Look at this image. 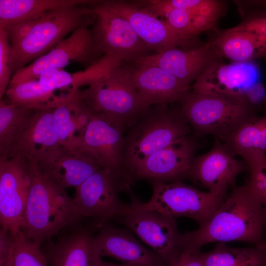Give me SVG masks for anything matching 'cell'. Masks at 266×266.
<instances>
[{"instance_id":"7a4b0ae2","label":"cell","mask_w":266,"mask_h":266,"mask_svg":"<svg viewBox=\"0 0 266 266\" xmlns=\"http://www.w3.org/2000/svg\"><path fill=\"white\" fill-rule=\"evenodd\" d=\"M32 181L20 230L40 245L51 240L63 229L75 227L83 218L66 189L30 164Z\"/></svg>"},{"instance_id":"1f68e13d","label":"cell","mask_w":266,"mask_h":266,"mask_svg":"<svg viewBox=\"0 0 266 266\" xmlns=\"http://www.w3.org/2000/svg\"><path fill=\"white\" fill-rule=\"evenodd\" d=\"M168 26L173 31L187 38H195L198 34L210 30L218 20L187 9L175 8L164 18Z\"/></svg>"},{"instance_id":"4316f807","label":"cell","mask_w":266,"mask_h":266,"mask_svg":"<svg viewBox=\"0 0 266 266\" xmlns=\"http://www.w3.org/2000/svg\"><path fill=\"white\" fill-rule=\"evenodd\" d=\"M0 266H48L41 246L26 236L20 230L0 229Z\"/></svg>"},{"instance_id":"f35d334b","label":"cell","mask_w":266,"mask_h":266,"mask_svg":"<svg viewBox=\"0 0 266 266\" xmlns=\"http://www.w3.org/2000/svg\"><path fill=\"white\" fill-rule=\"evenodd\" d=\"M169 266H204L200 249L185 248Z\"/></svg>"},{"instance_id":"4fadbf2b","label":"cell","mask_w":266,"mask_h":266,"mask_svg":"<svg viewBox=\"0 0 266 266\" xmlns=\"http://www.w3.org/2000/svg\"><path fill=\"white\" fill-rule=\"evenodd\" d=\"M89 26L78 28L47 53L15 71L9 85L36 79L48 68H63L74 62L86 68L98 61L103 55L96 48Z\"/></svg>"},{"instance_id":"277c9868","label":"cell","mask_w":266,"mask_h":266,"mask_svg":"<svg viewBox=\"0 0 266 266\" xmlns=\"http://www.w3.org/2000/svg\"><path fill=\"white\" fill-rule=\"evenodd\" d=\"M178 103L196 135L211 134L220 140L256 115L253 104L243 99L189 91Z\"/></svg>"},{"instance_id":"52a82bcc","label":"cell","mask_w":266,"mask_h":266,"mask_svg":"<svg viewBox=\"0 0 266 266\" xmlns=\"http://www.w3.org/2000/svg\"><path fill=\"white\" fill-rule=\"evenodd\" d=\"M131 184L108 169L101 168L77 187L74 202L83 218H89L98 228L117 221L133 208L121 200L119 193L132 190Z\"/></svg>"},{"instance_id":"ffe728a7","label":"cell","mask_w":266,"mask_h":266,"mask_svg":"<svg viewBox=\"0 0 266 266\" xmlns=\"http://www.w3.org/2000/svg\"><path fill=\"white\" fill-rule=\"evenodd\" d=\"M222 58L214 46L207 42L190 49H168L139 58L133 62L160 67L174 76L185 86L192 88V83L206 67L220 61Z\"/></svg>"},{"instance_id":"d6986e66","label":"cell","mask_w":266,"mask_h":266,"mask_svg":"<svg viewBox=\"0 0 266 266\" xmlns=\"http://www.w3.org/2000/svg\"><path fill=\"white\" fill-rule=\"evenodd\" d=\"M94 253L132 266H166L150 249L145 247L129 229L109 223L99 228L92 240Z\"/></svg>"},{"instance_id":"7c38bea8","label":"cell","mask_w":266,"mask_h":266,"mask_svg":"<svg viewBox=\"0 0 266 266\" xmlns=\"http://www.w3.org/2000/svg\"><path fill=\"white\" fill-rule=\"evenodd\" d=\"M117 221L146 244L166 266L174 262L184 248L176 219L162 213L133 207Z\"/></svg>"},{"instance_id":"44dd1931","label":"cell","mask_w":266,"mask_h":266,"mask_svg":"<svg viewBox=\"0 0 266 266\" xmlns=\"http://www.w3.org/2000/svg\"><path fill=\"white\" fill-rule=\"evenodd\" d=\"M35 165L48 179L66 189L76 188L101 168L79 149L62 146Z\"/></svg>"},{"instance_id":"d6a6232c","label":"cell","mask_w":266,"mask_h":266,"mask_svg":"<svg viewBox=\"0 0 266 266\" xmlns=\"http://www.w3.org/2000/svg\"><path fill=\"white\" fill-rule=\"evenodd\" d=\"M34 111L0 100V156L7 152L21 124Z\"/></svg>"},{"instance_id":"d4e9b609","label":"cell","mask_w":266,"mask_h":266,"mask_svg":"<svg viewBox=\"0 0 266 266\" xmlns=\"http://www.w3.org/2000/svg\"><path fill=\"white\" fill-rule=\"evenodd\" d=\"M221 140L252 167L266 159V115L250 118Z\"/></svg>"},{"instance_id":"e575fe53","label":"cell","mask_w":266,"mask_h":266,"mask_svg":"<svg viewBox=\"0 0 266 266\" xmlns=\"http://www.w3.org/2000/svg\"><path fill=\"white\" fill-rule=\"evenodd\" d=\"M12 47L5 30L0 28V99L5 94L11 79Z\"/></svg>"},{"instance_id":"2e32d148","label":"cell","mask_w":266,"mask_h":266,"mask_svg":"<svg viewBox=\"0 0 266 266\" xmlns=\"http://www.w3.org/2000/svg\"><path fill=\"white\" fill-rule=\"evenodd\" d=\"M214 138L211 149L194 159L188 179L224 198L228 189L235 186L236 177L247 166L244 161L236 159L219 138Z\"/></svg>"},{"instance_id":"4dcf8cb0","label":"cell","mask_w":266,"mask_h":266,"mask_svg":"<svg viewBox=\"0 0 266 266\" xmlns=\"http://www.w3.org/2000/svg\"><path fill=\"white\" fill-rule=\"evenodd\" d=\"M143 8L157 17L165 18L172 9H187L218 20L224 12V3L214 0H143Z\"/></svg>"},{"instance_id":"484cf974","label":"cell","mask_w":266,"mask_h":266,"mask_svg":"<svg viewBox=\"0 0 266 266\" xmlns=\"http://www.w3.org/2000/svg\"><path fill=\"white\" fill-rule=\"evenodd\" d=\"M77 91L55 108L53 122L61 146L77 149L92 112L79 100Z\"/></svg>"},{"instance_id":"83f0119b","label":"cell","mask_w":266,"mask_h":266,"mask_svg":"<svg viewBox=\"0 0 266 266\" xmlns=\"http://www.w3.org/2000/svg\"><path fill=\"white\" fill-rule=\"evenodd\" d=\"M92 0H0V28L40 18L63 7L88 4Z\"/></svg>"},{"instance_id":"30bf717a","label":"cell","mask_w":266,"mask_h":266,"mask_svg":"<svg viewBox=\"0 0 266 266\" xmlns=\"http://www.w3.org/2000/svg\"><path fill=\"white\" fill-rule=\"evenodd\" d=\"M257 66L252 62L208 66L192 86L193 91L211 96L239 98L255 103L263 94Z\"/></svg>"},{"instance_id":"d590c367","label":"cell","mask_w":266,"mask_h":266,"mask_svg":"<svg viewBox=\"0 0 266 266\" xmlns=\"http://www.w3.org/2000/svg\"><path fill=\"white\" fill-rule=\"evenodd\" d=\"M249 169L250 174L245 184L266 210V159Z\"/></svg>"},{"instance_id":"8d00e7d4","label":"cell","mask_w":266,"mask_h":266,"mask_svg":"<svg viewBox=\"0 0 266 266\" xmlns=\"http://www.w3.org/2000/svg\"><path fill=\"white\" fill-rule=\"evenodd\" d=\"M44 89L56 92V90L73 87L72 75L63 68H50L43 71L37 78Z\"/></svg>"},{"instance_id":"3957f363","label":"cell","mask_w":266,"mask_h":266,"mask_svg":"<svg viewBox=\"0 0 266 266\" xmlns=\"http://www.w3.org/2000/svg\"><path fill=\"white\" fill-rule=\"evenodd\" d=\"M180 108L155 105L127 129L122 153L123 167L130 180L136 166L146 158L191 132Z\"/></svg>"},{"instance_id":"60d3db41","label":"cell","mask_w":266,"mask_h":266,"mask_svg":"<svg viewBox=\"0 0 266 266\" xmlns=\"http://www.w3.org/2000/svg\"><path fill=\"white\" fill-rule=\"evenodd\" d=\"M91 266H132L131 265L121 263L115 264L112 263L106 262L103 261L101 257L99 256L97 254L94 257Z\"/></svg>"},{"instance_id":"8992f818","label":"cell","mask_w":266,"mask_h":266,"mask_svg":"<svg viewBox=\"0 0 266 266\" xmlns=\"http://www.w3.org/2000/svg\"><path fill=\"white\" fill-rule=\"evenodd\" d=\"M88 4L57 8L39 18L29 34L12 47L13 72L47 53L80 26L92 25L95 18Z\"/></svg>"},{"instance_id":"9a60e30c","label":"cell","mask_w":266,"mask_h":266,"mask_svg":"<svg viewBox=\"0 0 266 266\" xmlns=\"http://www.w3.org/2000/svg\"><path fill=\"white\" fill-rule=\"evenodd\" d=\"M107 4L131 25L145 46L155 53L172 48L190 49L203 45L197 38H187L171 30L158 18L133 2L106 0Z\"/></svg>"},{"instance_id":"6da1fadb","label":"cell","mask_w":266,"mask_h":266,"mask_svg":"<svg viewBox=\"0 0 266 266\" xmlns=\"http://www.w3.org/2000/svg\"><path fill=\"white\" fill-rule=\"evenodd\" d=\"M266 210L246 184L233 186L209 217L182 234L184 247L200 249L212 242L242 241L266 247Z\"/></svg>"},{"instance_id":"7402d4cb","label":"cell","mask_w":266,"mask_h":266,"mask_svg":"<svg viewBox=\"0 0 266 266\" xmlns=\"http://www.w3.org/2000/svg\"><path fill=\"white\" fill-rule=\"evenodd\" d=\"M132 64L133 84L143 102L149 106L179 102L191 88L160 67Z\"/></svg>"},{"instance_id":"603a6c76","label":"cell","mask_w":266,"mask_h":266,"mask_svg":"<svg viewBox=\"0 0 266 266\" xmlns=\"http://www.w3.org/2000/svg\"><path fill=\"white\" fill-rule=\"evenodd\" d=\"M93 235L89 228L77 226L69 234L43 244L48 266H91L96 255Z\"/></svg>"},{"instance_id":"f1b7e54d","label":"cell","mask_w":266,"mask_h":266,"mask_svg":"<svg viewBox=\"0 0 266 266\" xmlns=\"http://www.w3.org/2000/svg\"><path fill=\"white\" fill-rule=\"evenodd\" d=\"M74 90L67 95L57 96L43 88L37 78L9 85L5 100L11 104L34 110L55 108L71 97Z\"/></svg>"},{"instance_id":"ac0fdd59","label":"cell","mask_w":266,"mask_h":266,"mask_svg":"<svg viewBox=\"0 0 266 266\" xmlns=\"http://www.w3.org/2000/svg\"><path fill=\"white\" fill-rule=\"evenodd\" d=\"M55 108L34 110L22 123L7 152L30 164H37L59 148L53 122Z\"/></svg>"},{"instance_id":"e0dca14e","label":"cell","mask_w":266,"mask_h":266,"mask_svg":"<svg viewBox=\"0 0 266 266\" xmlns=\"http://www.w3.org/2000/svg\"><path fill=\"white\" fill-rule=\"evenodd\" d=\"M197 142L190 135L157 151L139 163L131 173L137 180H157L170 183L188 179L195 158Z\"/></svg>"},{"instance_id":"ab89813d","label":"cell","mask_w":266,"mask_h":266,"mask_svg":"<svg viewBox=\"0 0 266 266\" xmlns=\"http://www.w3.org/2000/svg\"><path fill=\"white\" fill-rule=\"evenodd\" d=\"M243 24L266 36V16L253 18Z\"/></svg>"},{"instance_id":"9c48e42d","label":"cell","mask_w":266,"mask_h":266,"mask_svg":"<svg viewBox=\"0 0 266 266\" xmlns=\"http://www.w3.org/2000/svg\"><path fill=\"white\" fill-rule=\"evenodd\" d=\"M94 16L90 29L96 48L102 55L114 56L124 63L151 54L130 23L119 15L106 0L88 4Z\"/></svg>"},{"instance_id":"cb8c5ba5","label":"cell","mask_w":266,"mask_h":266,"mask_svg":"<svg viewBox=\"0 0 266 266\" xmlns=\"http://www.w3.org/2000/svg\"><path fill=\"white\" fill-rule=\"evenodd\" d=\"M209 42L222 57L233 62L266 60V36L244 24L220 33Z\"/></svg>"},{"instance_id":"74e56055","label":"cell","mask_w":266,"mask_h":266,"mask_svg":"<svg viewBox=\"0 0 266 266\" xmlns=\"http://www.w3.org/2000/svg\"><path fill=\"white\" fill-rule=\"evenodd\" d=\"M39 18L13 24L3 28L6 33L12 47L19 44L29 34Z\"/></svg>"},{"instance_id":"5b68a950","label":"cell","mask_w":266,"mask_h":266,"mask_svg":"<svg viewBox=\"0 0 266 266\" xmlns=\"http://www.w3.org/2000/svg\"><path fill=\"white\" fill-rule=\"evenodd\" d=\"M78 97L91 111L120 118L128 127L151 107L143 102L133 84L132 63H122L87 89H79Z\"/></svg>"},{"instance_id":"f546056e","label":"cell","mask_w":266,"mask_h":266,"mask_svg":"<svg viewBox=\"0 0 266 266\" xmlns=\"http://www.w3.org/2000/svg\"><path fill=\"white\" fill-rule=\"evenodd\" d=\"M204 266H266V247L233 248L223 242L202 252Z\"/></svg>"},{"instance_id":"836d02e7","label":"cell","mask_w":266,"mask_h":266,"mask_svg":"<svg viewBox=\"0 0 266 266\" xmlns=\"http://www.w3.org/2000/svg\"><path fill=\"white\" fill-rule=\"evenodd\" d=\"M123 63L124 62L114 56L104 55L85 70L73 73L72 86L78 89L84 85L89 86Z\"/></svg>"},{"instance_id":"5bb4252c","label":"cell","mask_w":266,"mask_h":266,"mask_svg":"<svg viewBox=\"0 0 266 266\" xmlns=\"http://www.w3.org/2000/svg\"><path fill=\"white\" fill-rule=\"evenodd\" d=\"M32 181L29 163L19 157L0 156V229L20 230Z\"/></svg>"},{"instance_id":"8fae6325","label":"cell","mask_w":266,"mask_h":266,"mask_svg":"<svg viewBox=\"0 0 266 266\" xmlns=\"http://www.w3.org/2000/svg\"><path fill=\"white\" fill-rule=\"evenodd\" d=\"M128 127L127 122L120 118L92 112L77 149L91 157L101 168L109 170L132 185L122 163Z\"/></svg>"},{"instance_id":"ba28073f","label":"cell","mask_w":266,"mask_h":266,"mask_svg":"<svg viewBox=\"0 0 266 266\" xmlns=\"http://www.w3.org/2000/svg\"><path fill=\"white\" fill-rule=\"evenodd\" d=\"M148 181L152 189L151 198L145 203L136 197L132 199L131 203L134 208L157 211L176 219L189 218L199 225L209 217L224 198L209 191H200L183 181Z\"/></svg>"}]
</instances>
